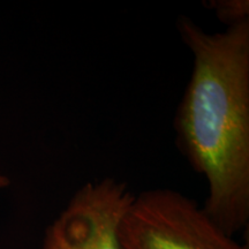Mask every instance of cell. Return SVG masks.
Listing matches in <instances>:
<instances>
[{
    "label": "cell",
    "mask_w": 249,
    "mask_h": 249,
    "mask_svg": "<svg viewBox=\"0 0 249 249\" xmlns=\"http://www.w3.org/2000/svg\"><path fill=\"white\" fill-rule=\"evenodd\" d=\"M193 71L176 118L177 145L208 185L202 209L234 238L249 222V21L207 33L177 21Z\"/></svg>",
    "instance_id": "obj_1"
},
{
    "label": "cell",
    "mask_w": 249,
    "mask_h": 249,
    "mask_svg": "<svg viewBox=\"0 0 249 249\" xmlns=\"http://www.w3.org/2000/svg\"><path fill=\"white\" fill-rule=\"evenodd\" d=\"M121 249H247L181 193L156 188L134 196L119 227Z\"/></svg>",
    "instance_id": "obj_2"
},
{
    "label": "cell",
    "mask_w": 249,
    "mask_h": 249,
    "mask_svg": "<svg viewBox=\"0 0 249 249\" xmlns=\"http://www.w3.org/2000/svg\"><path fill=\"white\" fill-rule=\"evenodd\" d=\"M210 8L213 9L217 18L227 27L249 21L248 0H217L210 1Z\"/></svg>",
    "instance_id": "obj_4"
},
{
    "label": "cell",
    "mask_w": 249,
    "mask_h": 249,
    "mask_svg": "<svg viewBox=\"0 0 249 249\" xmlns=\"http://www.w3.org/2000/svg\"><path fill=\"white\" fill-rule=\"evenodd\" d=\"M134 196L110 177L85 183L48 227L42 249H121L120 223Z\"/></svg>",
    "instance_id": "obj_3"
},
{
    "label": "cell",
    "mask_w": 249,
    "mask_h": 249,
    "mask_svg": "<svg viewBox=\"0 0 249 249\" xmlns=\"http://www.w3.org/2000/svg\"><path fill=\"white\" fill-rule=\"evenodd\" d=\"M8 183H9V180L6 178V177L0 174V188H4V187L7 186Z\"/></svg>",
    "instance_id": "obj_5"
}]
</instances>
